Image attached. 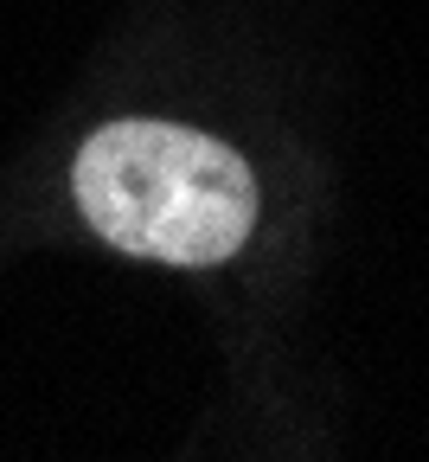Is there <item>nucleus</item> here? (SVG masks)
<instances>
[{"label":"nucleus","instance_id":"nucleus-1","mask_svg":"<svg viewBox=\"0 0 429 462\" xmlns=\"http://www.w3.org/2000/svg\"><path fill=\"white\" fill-rule=\"evenodd\" d=\"M71 187L103 245L179 270L224 263L257 231V173L243 154L154 116L96 129L78 148Z\"/></svg>","mask_w":429,"mask_h":462}]
</instances>
